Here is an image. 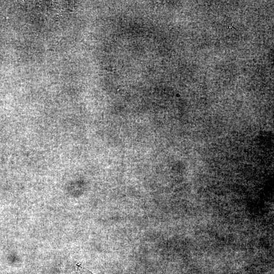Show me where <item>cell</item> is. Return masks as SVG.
Wrapping results in <instances>:
<instances>
[{
    "label": "cell",
    "instance_id": "6da1fadb",
    "mask_svg": "<svg viewBox=\"0 0 274 274\" xmlns=\"http://www.w3.org/2000/svg\"><path fill=\"white\" fill-rule=\"evenodd\" d=\"M76 269L77 274H94L78 264L76 265Z\"/></svg>",
    "mask_w": 274,
    "mask_h": 274
}]
</instances>
